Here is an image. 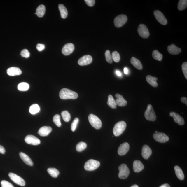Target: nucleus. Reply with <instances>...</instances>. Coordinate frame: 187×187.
Returning a JSON list of instances; mask_svg holds the SVG:
<instances>
[{"mask_svg": "<svg viewBox=\"0 0 187 187\" xmlns=\"http://www.w3.org/2000/svg\"><path fill=\"white\" fill-rule=\"evenodd\" d=\"M45 48V46L44 44H38L36 46V49L39 51H41Z\"/></svg>", "mask_w": 187, "mask_h": 187, "instance_id": "a18cd8bd", "label": "nucleus"}, {"mask_svg": "<svg viewBox=\"0 0 187 187\" xmlns=\"http://www.w3.org/2000/svg\"><path fill=\"white\" fill-rule=\"evenodd\" d=\"M144 116L146 119L149 121H154L156 120V116L151 104L148 105L147 110L144 113Z\"/></svg>", "mask_w": 187, "mask_h": 187, "instance_id": "20e7f679", "label": "nucleus"}, {"mask_svg": "<svg viewBox=\"0 0 187 187\" xmlns=\"http://www.w3.org/2000/svg\"><path fill=\"white\" fill-rule=\"evenodd\" d=\"M152 56L153 58L155 60L159 61L162 60L163 57L162 54L159 52L157 50H155L153 51L152 53Z\"/></svg>", "mask_w": 187, "mask_h": 187, "instance_id": "72a5a7b5", "label": "nucleus"}, {"mask_svg": "<svg viewBox=\"0 0 187 187\" xmlns=\"http://www.w3.org/2000/svg\"><path fill=\"white\" fill-rule=\"evenodd\" d=\"M19 155L21 159L25 163L29 166H32L33 163L28 155L23 152H20Z\"/></svg>", "mask_w": 187, "mask_h": 187, "instance_id": "5701e85b", "label": "nucleus"}, {"mask_svg": "<svg viewBox=\"0 0 187 187\" xmlns=\"http://www.w3.org/2000/svg\"><path fill=\"white\" fill-rule=\"evenodd\" d=\"M127 124L125 121H121L116 124L113 129V133L115 136L121 135L126 128Z\"/></svg>", "mask_w": 187, "mask_h": 187, "instance_id": "f03ea898", "label": "nucleus"}, {"mask_svg": "<svg viewBox=\"0 0 187 187\" xmlns=\"http://www.w3.org/2000/svg\"><path fill=\"white\" fill-rule=\"evenodd\" d=\"M75 49V46L73 44L68 43L64 45L62 50L63 54L65 55H69L73 52Z\"/></svg>", "mask_w": 187, "mask_h": 187, "instance_id": "4468645a", "label": "nucleus"}, {"mask_svg": "<svg viewBox=\"0 0 187 187\" xmlns=\"http://www.w3.org/2000/svg\"><path fill=\"white\" fill-rule=\"evenodd\" d=\"M153 138L156 141L160 142V143H164L167 142L169 140V138L167 135L164 133L161 132H157L153 134Z\"/></svg>", "mask_w": 187, "mask_h": 187, "instance_id": "6e6552de", "label": "nucleus"}, {"mask_svg": "<svg viewBox=\"0 0 187 187\" xmlns=\"http://www.w3.org/2000/svg\"><path fill=\"white\" fill-rule=\"evenodd\" d=\"M48 173L51 176L54 178H56L59 174V172L56 168H50L47 169Z\"/></svg>", "mask_w": 187, "mask_h": 187, "instance_id": "7c9ffc66", "label": "nucleus"}, {"mask_svg": "<svg viewBox=\"0 0 187 187\" xmlns=\"http://www.w3.org/2000/svg\"><path fill=\"white\" fill-rule=\"evenodd\" d=\"M100 165V162L94 160H89L84 165L85 169L88 171H92L97 169Z\"/></svg>", "mask_w": 187, "mask_h": 187, "instance_id": "39448f33", "label": "nucleus"}, {"mask_svg": "<svg viewBox=\"0 0 187 187\" xmlns=\"http://www.w3.org/2000/svg\"><path fill=\"white\" fill-rule=\"evenodd\" d=\"M1 185V187H14L11 183L5 180L2 181Z\"/></svg>", "mask_w": 187, "mask_h": 187, "instance_id": "37998d69", "label": "nucleus"}, {"mask_svg": "<svg viewBox=\"0 0 187 187\" xmlns=\"http://www.w3.org/2000/svg\"><path fill=\"white\" fill-rule=\"evenodd\" d=\"M144 165L140 160H136L134 161L133 163V169L135 172H139L144 169Z\"/></svg>", "mask_w": 187, "mask_h": 187, "instance_id": "aec40b11", "label": "nucleus"}, {"mask_svg": "<svg viewBox=\"0 0 187 187\" xmlns=\"http://www.w3.org/2000/svg\"><path fill=\"white\" fill-rule=\"evenodd\" d=\"M174 170L178 178L181 180H183L184 179V175L181 168L179 166H176L174 167Z\"/></svg>", "mask_w": 187, "mask_h": 187, "instance_id": "bb28decb", "label": "nucleus"}, {"mask_svg": "<svg viewBox=\"0 0 187 187\" xmlns=\"http://www.w3.org/2000/svg\"><path fill=\"white\" fill-rule=\"evenodd\" d=\"M53 121L57 127H60L62 125L60 121V116L59 114H56L53 116Z\"/></svg>", "mask_w": 187, "mask_h": 187, "instance_id": "e433bc0d", "label": "nucleus"}, {"mask_svg": "<svg viewBox=\"0 0 187 187\" xmlns=\"http://www.w3.org/2000/svg\"><path fill=\"white\" fill-rule=\"evenodd\" d=\"M7 74L10 76L19 75L21 74L22 71L19 68L16 67H12L7 70Z\"/></svg>", "mask_w": 187, "mask_h": 187, "instance_id": "412c9836", "label": "nucleus"}, {"mask_svg": "<svg viewBox=\"0 0 187 187\" xmlns=\"http://www.w3.org/2000/svg\"><path fill=\"white\" fill-rule=\"evenodd\" d=\"M130 62L131 64L137 69L140 70L142 69L143 67H142L141 62L138 59L134 57H132L131 59Z\"/></svg>", "mask_w": 187, "mask_h": 187, "instance_id": "393cba45", "label": "nucleus"}, {"mask_svg": "<svg viewBox=\"0 0 187 187\" xmlns=\"http://www.w3.org/2000/svg\"><path fill=\"white\" fill-rule=\"evenodd\" d=\"M46 12V7L43 5L39 6L37 8L36 13L35 14H36L39 17L41 18L43 16Z\"/></svg>", "mask_w": 187, "mask_h": 187, "instance_id": "a878e982", "label": "nucleus"}, {"mask_svg": "<svg viewBox=\"0 0 187 187\" xmlns=\"http://www.w3.org/2000/svg\"><path fill=\"white\" fill-rule=\"evenodd\" d=\"M79 119L78 118H76L74 120L73 123L71 124V130L73 132L75 131L76 128L79 122Z\"/></svg>", "mask_w": 187, "mask_h": 187, "instance_id": "ea45409f", "label": "nucleus"}, {"mask_svg": "<svg viewBox=\"0 0 187 187\" xmlns=\"http://www.w3.org/2000/svg\"><path fill=\"white\" fill-rule=\"evenodd\" d=\"M130 146L127 142L120 144L118 149V154L120 155H125L129 151Z\"/></svg>", "mask_w": 187, "mask_h": 187, "instance_id": "dca6fc26", "label": "nucleus"}, {"mask_svg": "<svg viewBox=\"0 0 187 187\" xmlns=\"http://www.w3.org/2000/svg\"><path fill=\"white\" fill-rule=\"evenodd\" d=\"M92 57L89 55H85L79 59L78 64L81 66L87 65L91 63Z\"/></svg>", "mask_w": 187, "mask_h": 187, "instance_id": "ddd939ff", "label": "nucleus"}, {"mask_svg": "<svg viewBox=\"0 0 187 187\" xmlns=\"http://www.w3.org/2000/svg\"><path fill=\"white\" fill-rule=\"evenodd\" d=\"M127 20V17L125 15L121 14L118 16L114 20L115 26L118 28L121 27L126 23Z\"/></svg>", "mask_w": 187, "mask_h": 187, "instance_id": "0eeeda50", "label": "nucleus"}, {"mask_svg": "<svg viewBox=\"0 0 187 187\" xmlns=\"http://www.w3.org/2000/svg\"><path fill=\"white\" fill-rule=\"evenodd\" d=\"M119 172L118 177L120 179H124L127 178L130 174V170L127 165L122 164L118 167Z\"/></svg>", "mask_w": 187, "mask_h": 187, "instance_id": "423d86ee", "label": "nucleus"}, {"mask_svg": "<svg viewBox=\"0 0 187 187\" xmlns=\"http://www.w3.org/2000/svg\"><path fill=\"white\" fill-rule=\"evenodd\" d=\"M155 18L159 23L163 25H165L167 23V20L162 12L158 10H155L153 12Z\"/></svg>", "mask_w": 187, "mask_h": 187, "instance_id": "9d476101", "label": "nucleus"}, {"mask_svg": "<svg viewBox=\"0 0 187 187\" xmlns=\"http://www.w3.org/2000/svg\"><path fill=\"white\" fill-rule=\"evenodd\" d=\"M107 104L111 108L113 109H116L117 107L116 101L111 95H109L108 96Z\"/></svg>", "mask_w": 187, "mask_h": 187, "instance_id": "c85d7f7f", "label": "nucleus"}, {"mask_svg": "<svg viewBox=\"0 0 187 187\" xmlns=\"http://www.w3.org/2000/svg\"><path fill=\"white\" fill-rule=\"evenodd\" d=\"M159 187H170L169 185L168 184H165L162 185Z\"/></svg>", "mask_w": 187, "mask_h": 187, "instance_id": "3c124183", "label": "nucleus"}, {"mask_svg": "<svg viewBox=\"0 0 187 187\" xmlns=\"http://www.w3.org/2000/svg\"><path fill=\"white\" fill-rule=\"evenodd\" d=\"M59 9L61 17L62 18H66L68 16V12L67 9L63 5L59 4Z\"/></svg>", "mask_w": 187, "mask_h": 187, "instance_id": "cd10ccee", "label": "nucleus"}, {"mask_svg": "<svg viewBox=\"0 0 187 187\" xmlns=\"http://www.w3.org/2000/svg\"><path fill=\"white\" fill-rule=\"evenodd\" d=\"M139 34L141 38L146 39L149 36V32L147 27L144 24H140L138 29Z\"/></svg>", "mask_w": 187, "mask_h": 187, "instance_id": "1a4fd4ad", "label": "nucleus"}, {"mask_svg": "<svg viewBox=\"0 0 187 187\" xmlns=\"http://www.w3.org/2000/svg\"><path fill=\"white\" fill-rule=\"evenodd\" d=\"M21 55L22 57L27 58H28L30 56V53H29L27 50L25 49L22 50L21 51Z\"/></svg>", "mask_w": 187, "mask_h": 187, "instance_id": "79ce46f5", "label": "nucleus"}, {"mask_svg": "<svg viewBox=\"0 0 187 187\" xmlns=\"http://www.w3.org/2000/svg\"><path fill=\"white\" fill-rule=\"evenodd\" d=\"M124 72L125 74H127L128 73V70L127 68H125L124 69Z\"/></svg>", "mask_w": 187, "mask_h": 187, "instance_id": "8fccbe9b", "label": "nucleus"}, {"mask_svg": "<svg viewBox=\"0 0 187 187\" xmlns=\"http://www.w3.org/2000/svg\"><path fill=\"white\" fill-rule=\"evenodd\" d=\"M182 71L186 78L187 79V62H185L182 64Z\"/></svg>", "mask_w": 187, "mask_h": 187, "instance_id": "a19ab883", "label": "nucleus"}, {"mask_svg": "<svg viewBox=\"0 0 187 187\" xmlns=\"http://www.w3.org/2000/svg\"><path fill=\"white\" fill-rule=\"evenodd\" d=\"M88 120L92 126L96 129L101 128L102 123L100 119L97 116L93 114H90L88 116Z\"/></svg>", "mask_w": 187, "mask_h": 187, "instance_id": "7ed1b4c3", "label": "nucleus"}, {"mask_svg": "<svg viewBox=\"0 0 187 187\" xmlns=\"http://www.w3.org/2000/svg\"><path fill=\"white\" fill-rule=\"evenodd\" d=\"M152 153V151L148 146L144 145L142 148V155L145 160H148Z\"/></svg>", "mask_w": 187, "mask_h": 187, "instance_id": "f3484780", "label": "nucleus"}, {"mask_svg": "<svg viewBox=\"0 0 187 187\" xmlns=\"http://www.w3.org/2000/svg\"><path fill=\"white\" fill-rule=\"evenodd\" d=\"M157 132H158V131H155V133H157Z\"/></svg>", "mask_w": 187, "mask_h": 187, "instance_id": "864d4df0", "label": "nucleus"}, {"mask_svg": "<svg viewBox=\"0 0 187 187\" xmlns=\"http://www.w3.org/2000/svg\"><path fill=\"white\" fill-rule=\"evenodd\" d=\"M181 101L183 103H185L186 105H187V98L183 97L181 98Z\"/></svg>", "mask_w": 187, "mask_h": 187, "instance_id": "de8ad7c7", "label": "nucleus"}, {"mask_svg": "<svg viewBox=\"0 0 187 187\" xmlns=\"http://www.w3.org/2000/svg\"><path fill=\"white\" fill-rule=\"evenodd\" d=\"M61 115L62 116L63 119L64 121L68 122L70 121L71 119V116L67 111H64L61 113Z\"/></svg>", "mask_w": 187, "mask_h": 187, "instance_id": "f704fd0d", "label": "nucleus"}, {"mask_svg": "<svg viewBox=\"0 0 187 187\" xmlns=\"http://www.w3.org/2000/svg\"><path fill=\"white\" fill-rule=\"evenodd\" d=\"M169 115L173 118L174 121L179 125H184L185 122L184 118L179 114L175 112H170Z\"/></svg>", "mask_w": 187, "mask_h": 187, "instance_id": "2eb2a0df", "label": "nucleus"}, {"mask_svg": "<svg viewBox=\"0 0 187 187\" xmlns=\"http://www.w3.org/2000/svg\"><path fill=\"white\" fill-rule=\"evenodd\" d=\"M5 151L4 147L0 145V153H1V154H4Z\"/></svg>", "mask_w": 187, "mask_h": 187, "instance_id": "49530a36", "label": "nucleus"}, {"mask_svg": "<svg viewBox=\"0 0 187 187\" xmlns=\"http://www.w3.org/2000/svg\"><path fill=\"white\" fill-rule=\"evenodd\" d=\"M8 175L11 180L16 184L22 186H25V181L21 177L12 173H9Z\"/></svg>", "mask_w": 187, "mask_h": 187, "instance_id": "9b49d317", "label": "nucleus"}, {"mask_svg": "<svg viewBox=\"0 0 187 187\" xmlns=\"http://www.w3.org/2000/svg\"><path fill=\"white\" fill-rule=\"evenodd\" d=\"M115 96L116 98V102L118 106L123 107L127 105V102L124 99L123 96L120 94H116Z\"/></svg>", "mask_w": 187, "mask_h": 187, "instance_id": "6ab92c4d", "label": "nucleus"}, {"mask_svg": "<svg viewBox=\"0 0 187 187\" xmlns=\"http://www.w3.org/2000/svg\"><path fill=\"white\" fill-rule=\"evenodd\" d=\"M116 75L118 76H122L121 73L119 71H118V70H116Z\"/></svg>", "mask_w": 187, "mask_h": 187, "instance_id": "09e8293b", "label": "nucleus"}, {"mask_svg": "<svg viewBox=\"0 0 187 187\" xmlns=\"http://www.w3.org/2000/svg\"><path fill=\"white\" fill-rule=\"evenodd\" d=\"M167 50L168 52L172 55H177L181 53V50L175 44H173L168 46Z\"/></svg>", "mask_w": 187, "mask_h": 187, "instance_id": "a211bd4d", "label": "nucleus"}, {"mask_svg": "<svg viewBox=\"0 0 187 187\" xmlns=\"http://www.w3.org/2000/svg\"><path fill=\"white\" fill-rule=\"evenodd\" d=\"M87 147V144L84 142H81L77 144L76 149L78 152H81L84 151Z\"/></svg>", "mask_w": 187, "mask_h": 187, "instance_id": "c9c22d12", "label": "nucleus"}, {"mask_svg": "<svg viewBox=\"0 0 187 187\" xmlns=\"http://www.w3.org/2000/svg\"><path fill=\"white\" fill-rule=\"evenodd\" d=\"M78 96L76 92L67 88H63L59 92V97L62 99H75L78 97Z\"/></svg>", "mask_w": 187, "mask_h": 187, "instance_id": "f257e3e1", "label": "nucleus"}, {"mask_svg": "<svg viewBox=\"0 0 187 187\" xmlns=\"http://www.w3.org/2000/svg\"><path fill=\"white\" fill-rule=\"evenodd\" d=\"M52 130V129L50 127L44 126L40 128L38 131V134L41 136H48Z\"/></svg>", "mask_w": 187, "mask_h": 187, "instance_id": "4be33fe9", "label": "nucleus"}, {"mask_svg": "<svg viewBox=\"0 0 187 187\" xmlns=\"http://www.w3.org/2000/svg\"><path fill=\"white\" fill-rule=\"evenodd\" d=\"M131 187H139L137 185H134L133 186H131Z\"/></svg>", "mask_w": 187, "mask_h": 187, "instance_id": "603ef678", "label": "nucleus"}, {"mask_svg": "<svg viewBox=\"0 0 187 187\" xmlns=\"http://www.w3.org/2000/svg\"><path fill=\"white\" fill-rule=\"evenodd\" d=\"M40 111V107L39 105L35 104L31 105L29 107V112L30 113L34 115Z\"/></svg>", "mask_w": 187, "mask_h": 187, "instance_id": "c756f323", "label": "nucleus"}, {"mask_svg": "<svg viewBox=\"0 0 187 187\" xmlns=\"http://www.w3.org/2000/svg\"><path fill=\"white\" fill-rule=\"evenodd\" d=\"M146 81L148 83L153 87H157L158 85L157 81L158 78L157 77L152 76L151 75H148L146 77Z\"/></svg>", "mask_w": 187, "mask_h": 187, "instance_id": "b1692460", "label": "nucleus"}, {"mask_svg": "<svg viewBox=\"0 0 187 187\" xmlns=\"http://www.w3.org/2000/svg\"><path fill=\"white\" fill-rule=\"evenodd\" d=\"M25 141L27 143L33 145H37L41 143L40 140L36 137L29 135L25 137Z\"/></svg>", "mask_w": 187, "mask_h": 187, "instance_id": "f8f14e48", "label": "nucleus"}, {"mask_svg": "<svg viewBox=\"0 0 187 187\" xmlns=\"http://www.w3.org/2000/svg\"><path fill=\"white\" fill-rule=\"evenodd\" d=\"M105 56L107 62L109 63L112 64L113 60L110 51L107 50L105 52Z\"/></svg>", "mask_w": 187, "mask_h": 187, "instance_id": "58836bf2", "label": "nucleus"}, {"mask_svg": "<svg viewBox=\"0 0 187 187\" xmlns=\"http://www.w3.org/2000/svg\"><path fill=\"white\" fill-rule=\"evenodd\" d=\"M187 6V0H180L178 4V8L179 11H183L186 9Z\"/></svg>", "mask_w": 187, "mask_h": 187, "instance_id": "473e14b6", "label": "nucleus"}, {"mask_svg": "<svg viewBox=\"0 0 187 187\" xmlns=\"http://www.w3.org/2000/svg\"><path fill=\"white\" fill-rule=\"evenodd\" d=\"M29 85L25 82H22L18 85V88L21 91H26L29 90Z\"/></svg>", "mask_w": 187, "mask_h": 187, "instance_id": "2f4dec72", "label": "nucleus"}, {"mask_svg": "<svg viewBox=\"0 0 187 187\" xmlns=\"http://www.w3.org/2000/svg\"><path fill=\"white\" fill-rule=\"evenodd\" d=\"M111 56L112 60L114 62H119L120 59V55L119 53L117 51H115L113 52Z\"/></svg>", "mask_w": 187, "mask_h": 187, "instance_id": "4c0bfd02", "label": "nucleus"}, {"mask_svg": "<svg viewBox=\"0 0 187 187\" xmlns=\"http://www.w3.org/2000/svg\"><path fill=\"white\" fill-rule=\"evenodd\" d=\"M85 1L89 6L92 7L95 4V1L94 0H85Z\"/></svg>", "mask_w": 187, "mask_h": 187, "instance_id": "c03bdc74", "label": "nucleus"}]
</instances>
